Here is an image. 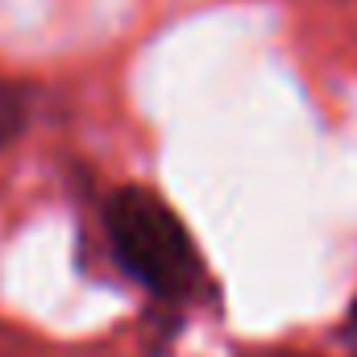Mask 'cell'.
Instances as JSON below:
<instances>
[{
    "instance_id": "6da1fadb",
    "label": "cell",
    "mask_w": 357,
    "mask_h": 357,
    "mask_svg": "<svg viewBox=\"0 0 357 357\" xmlns=\"http://www.w3.org/2000/svg\"><path fill=\"white\" fill-rule=\"evenodd\" d=\"M108 241L125 274L162 299H183L199 282V250L175 208L150 187H121L108 199Z\"/></svg>"
},
{
    "instance_id": "7a4b0ae2",
    "label": "cell",
    "mask_w": 357,
    "mask_h": 357,
    "mask_svg": "<svg viewBox=\"0 0 357 357\" xmlns=\"http://www.w3.org/2000/svg\"><path fill=\"white\" fill-rule=\"evenodd\" d=\"M21 121H25V100H21V91L8 88V84L0 79V142H8V137L21 129Z\"/></svg>"
},
{
    "instance_id": "3957f363",
    "label": "cell",
    "mask_w": 357,
    "mask_h": 357,
    "mask_svg": "<svg viewBox=\"0 0 357 357\" xmlns=\"http://www.w3.org/2000/svg\"><path fill=\"white\" fill-rule=\"evenodd\" d=\"M354 324H357V312H354Z\"/></svg>"
}]
</instances>
